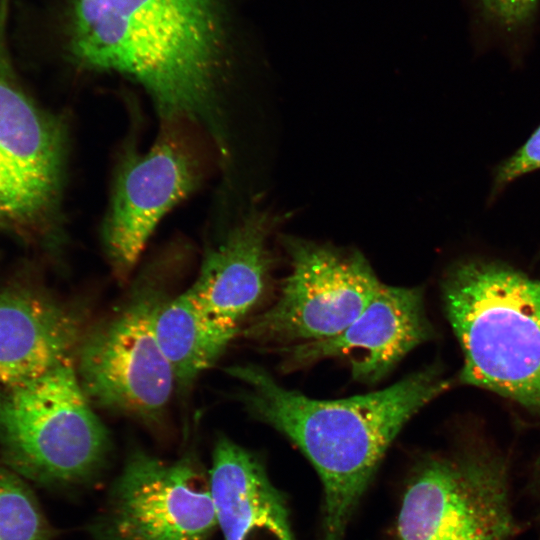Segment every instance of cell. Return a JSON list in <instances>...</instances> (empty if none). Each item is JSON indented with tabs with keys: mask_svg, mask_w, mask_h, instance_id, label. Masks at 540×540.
<instances>
[{
	"mask_svg": "<svg viewBox=\"0 0 540 540\" xmlns=\"http://www.w3.org/2000/svg\"><path fill=\"white\" fill-rule=\"evenodd\" d=\"M226 372L242 385L247 412L289 438L317 471L324 493L321 540H342L387 449L421 408L450 386L436 365L393 385L344 399H312L254 364Z\"/></svg>",
	"mask_w": 540,
	"mask_h": 540,
	"instance_id": "6da1fadb",
	"label": "cell"
},
{
	"mask_svg": "<svg viewBox=\"0 0 540 540\" xmlns=\"http://www.w3.org/2000/svg\"><path fill=\"white\" fill-rule=\"evenodd\" d=\"M217 0H76L72 52L142 85L169 121L210 116L222 44Z\"/></svg>",
	"mask_w": 540,
	"mask_h": 540,
	"instance_id": "7a4b0ae2",
	"label": "cell"
},
{
	"mask_svg": "<svg viewBox=\"0 0 540 540\" xmlns=\"http://www.w3.org/2000/svg\"><path fill=\"white\" fill-rule=\"evenodd\" d=\"M442 292L463 353L460 381L540 415V281L503 262L468 259L448 270Z\"/></svg>",
	"mask_w": 540,
	"mask_h": 540,
	"instance_id": "3957f363",
	"label": "cell"
},
{
	"mask_svg": "<svg viewBox=\"0 0 540 540\" xmlns=\"http://www.w3.org/2000/svg\"><path fill=\"white\" fill-rule=\"evenodd\" d=\"M109 450V433L81 387L74 360L0 384V453L19 476L46 487H73L98 474Z\"/></svg>",
	"mask_w": 540,
	"mask_h": 540,
	"instance_id": "277c9868",
	"label": "cell"
},
{
	"mask_svg": "<svg viewBox=\"0 0 540 540\" xmlns=\"http://www.w3.org/2000/svg\"><path fill=\"white\" fill-rule=\"evenodd\" d=\"M158 289L141 286L110 316L84 332L74 365L92 403L156 427L163 420L175 378L155 335L163 302Z\"/></svg>",
	"mask_w": 540,
	"mask_h": 540,
	"instance_id": "5b68a950",
	"label": "cell"
},
{
	"mask_svg": "<svg viewBox=\"0 0 540 540\" xmlns=\"http://www.w3.org/2000/svg\"><path fill=\"white\" fill-rule=\"evenodd\" d=\"M283 244L290 272L277 300L240 331L242 336L292 346L340 334L381 285L370 264L358 251L295 237Z\"/></svg>",
	"mask_w": 540,
	"mask_h": 540,
	"instance_id": "8992f818",
	"label": "cell"
},
{
	"mask_svg": "<svg viewBox=\"0 0 540 540\" xmlns=\"http://www.w3.org/2000/svg\"><path fill=\"white\" fill-rule=\"evenodd\" d=\"M506 461L486 450L424 460L403 495L396 540H508Z\"/></svg>",
	"mask_w": 540,
	"mask_h": 540,
	"instance_id": "52a82bcc",
	"label": "cell"
},
{
	"mask_svg": "<svg viewBox=\"0 0 540 540\" xmlns=\"http://www.w3.org/2000/svg\"><path fill=\"white\" fill-rule=\"evenodd\" d=\"M216 528L209 479L191 455L167 462L135 450L90 533L92 540H209Z\"/></svg>",
	"mask_w": 540,
	"mask_h": 540,
	"instance_id": "ba28073f",
	"label": "cell"
},
{
	"mask_svg": "<svg viewBox=\"0 0 540 540\" xmlns=\"http://www.w3.org/2000/svg\"><path fill=\"white\" fill-rule=\"evenodd\" d=\"M65 144L60 121L0 78V229L26 239L54 231Z\"/></svg>",
	"mask_w": 540,
	"mask_h": 540,
	"instance_id": "9c48e42d",
	"label": "cell"
},
{
	"mask_svg": "<svg viewBox=\"0 0 540 540\" xmlns=\"http://www.w3.org/2000/svg\"><path fill=\"white\" fill-rule=\"evenodd\" d=\"M198 151L178 128L166 129L144 153L129 149L116 175L102 243L108 263L125 280L154 229L202 177Z\"/></svg>",
	"mask_w": 540,
	"mask_h": 540,
	"instance_id": "30bf717a",
	"label": "cell"
},
{
	"mask_svg": "<svg viewBox=\"0 0 540 540\" xmlns=\"http://www.w3.org/2000/svg\"><path fill=\"white\" fill-rule=\"evenodd\" d=\"M431 335L422 290L381 283L367 307L343 332L282 347V351L290 368L325 358H344L354 380L371 384Z\"/></svg>",
	"mask_w": 540,
	"mask_h": 540,
	"instance_id": "8fae6325",
	"label": "cell"
},
{
	"mask_svg": "<svg viewBox=\"0 0 540 540\" xmlns=\"http://www.w3.org/2000/svg\"><path fill=\"white\" fill-rule=\"evenodd\" d=\"M84 334L79 315L28 280L0 291V384L37 377L74 360Z\"/></svg>",
	"mask_w": 540,
	"mask_h": 540,
	"instance_id": "7c38bea8",
	"label": "cell"
},
{
	"mask_svg": "<svg viewBox=\"0 0 540 540\" xmlns=\"http://www.w3.org/2000/svg\"><path fill=\"white\" fill-rule=\"evenodd\" d=\"M208 479L223 540H294L284 496L255 454L219 437Z\"/></svg>",
	"mask_w": 540,
	"mask_h": 540,
	"instance_id": "4fadbf2b",
	"label": "cell"
},
{
	"mask_svg": "<svg viewBox=\"0 0 540 540\" xmlns=\"http://www.w3.org/2000/svg\"><path fill=\"white\" fill-rule=\"evenodd\" d=\"M272 221L266 213H250L205 253L189 287L206 310L231 325L239 327L264 292Z\"/></svg>",
	"mask_w": 540,
	"mask_h": 540,
	"instance_id": "5bb4252c",
	"label": "cell"
},
{
	"mask_svg": "<svg viewBox=\"0 0 540 540\" xmlns=\"http://www.w3.org/2000/svg\"><path fill=\"white\" fill-rule=\"evenodd\" d=\"M159 346L174 374L176 386L189 388L212 367L240 333L206 310L188 288L160 304L154 322Z\"/></svg>",
	"mask_w": 540,
	"mask_h": 540,
	"instance_id": "9a60e30c",
	"label": "cell"
},
{
	"mask_svg": "<svg viewBox=\"0 0 540 540\" xmlns=\"http://www.w3.org/2000/svg\"><path fill=\"white\" fill-rule=\"evenodd\" d=\"M52 534L31 490L0 462V540H51Z\"/></svg>",
	"mask_w": 540,
	"mask_h": 540,
	"instance_id": "2e32d148",
	"label": "cell"
},
{
	"mask_svg": "<svg viewBox=\"0 0 540 540\" xmlns=\"http://www.w3.org/2000/svg\"><path fill=\"white\" fill-rule=\"evenodd\" d=\"M537 170H540V125L521 147L494 167L489 203L512 182Z\"/></svg>",
	"mask_w": 540,
	"mask_h": 540,
	"instance_id": "e0dca14e",
	"label": "cell"
},
{
	"mask_svg": "<svg viewBox=\"0 0 540 540\" xmlns=\"http://www.w3.org/2000/svg\"><path fill=\"white\" fill-rule=\"evenodd\" d=\"M540 0H477L484 18L506 35H516L534 19Z\"/></svg>",
	"mask_w": 540,
	"mask_h": 540,
	"instance_id": "ac0fdd59",
	"label": "cell"
}]
</instances>
